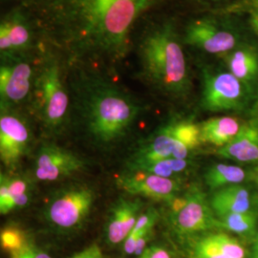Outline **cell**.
I'll list each match as a JSON object with an SVG mask.
<instances>
[{"mask_svg":"<svg viewBox=\"0 0 258 258\" xmlns=\"http://www.w3.org/2000/svg\"><path fill=\"white\" fill-rule=\"evenodd\" d=\"M11 258H53V256L29 237L20 249L11 253Z\"/></svg>","mask_w":258,"mask_h":258,"instance_id":"obj_27","label":"cell"},{"mask_svg":"<svg viewBox=\"0 0 258 258\" xmlns=\"http://www.w3.org/2000/svg\"><path fill=\"white\" fill-rule=\"evenodd\" d=\"M32 192V181L26 176L1 173L0 213L6 215L10 212L25 208L31 201Z\"/></svg>","mask_w":258,"mask_h":258,"instance_id":"obj_18","label":"cell"},{"mask_svg":"<svg viewBox=\"0 0 258 258\" xmlns=\"http://www.w3.org/2000/svg\"><path fill=\"white\" fill-rule=\"evenodd\" d=\"M167 205V222L179 237L192 239L212 230H218L217 217L210 198L197 185H190Z\"/></svg>","mask_w":258,"mask_h":258,"instance_id":"obj_8","label":"cell"},{"mask_svg":"<svg viewBox=\"0 0 258 258\" xmlns=\"http://www.w3.org/2000/svg\"><path fill=\"white\" fill-rule=\"evenodd\" d=\"M191 165L188 159L167 158L157 161L139 162V163H126V170L142 171L153 175L161 176L165 178L178 179V177L186 172Z\"/></svg>","mask_w":258,"mask_h":258,"instance_id":"obj_21","label":"cell"},{"mask_svg":"<svg viewBox=\"0 0 258 258\" xmlns=\"http://www.w3.org/2000/svg\"><path fill=\"white\" fill-rule=\"evenodd\" d=\"M135 258H176L173 250L165 244L155 243L149 245L145 251Z\"/></svg>","mask_w":258,"mask_h":258,"instance_id":"obj_29","label":"cell"},{"mask_svg":"<svg viewBox=\"0 0 258 258\" xmlns=\"http://www.w3.org/2000/svg\"><path fill=\"white\" fill-rule=\"evenodd\" d=\"M255 179H256V182H257L258 184V173L256 174V176H255Z\"/></svg>","mask_w":258,"mask_h":258,"instance_id":"obj_34","label":"cell"},{"mask_svg":"<svg viewBox=\"0 0 258 258\" xmlns=\"http://www.w3.org/2000/svg\"><path fill=\"white\" fill-rule=\"evenodd\" d=\"M32 143V130L27 120L17 109H1L0 158L4 166L14 169L27 155Z\"/></svg>","mask_w":258,"mask_h":258,"instance_id":"obj_11","label":"cell"},{"mask_svg":"<svg viewBox=\"0 0 258 258\" xmlns=\"http://www.w3.org/2000/svg\"><path fill=\"white\" fill-rule=\"evenodd\" d=\"M70 258H105V256L99 245L94 243L89 247L83 249L82 251L77 252Z\"/></svg>","mask_w":258,"mask_h":258,"instance_id":"obj_31","label":"cell"},{"mask_svg":"<svg viewBox=\"0 0 258 258\" xmlns=\"http://www.w3.org/2000/svg\"><path fill=\"white\" fill-rule=\"evenodd\" d=\"M163 0H33L37 24L68 62L119 61L135 23Z\"/></svg>","mask_w":258,"mask_h":258,"instance_id":"obj_1","label":"cell"},{"mask_svg":"<svg viewBox=\"0 0 258 258\" xmlns=\"http://www.w3.org/2000/svg\"><path fill=\"white\" fill-rule=\"evenodd\" d=\"M160 218V213L154 207H149L146 211L141 212L134 229L130 233H135L149 228H154Z\"/></svg>","mask_w":258,"mask_h":258,"instance_id":"obj_28","label":"cell"},{"mask_svg":"<svg viewBox=\"0 0 258 258\" xmlns=\"http://www.w3.org/2000/svg\"><path fill=\"white\" fill-rule=\"evenodd\" d=\"M211 234L213 240L228 257L246 258L247 256V250L245 247L239 241L231 237V235L222 231L211 232Z\"/></svg>","mask_w":258,"mask_h":258,"instance_id":"obj_25","label":"cell"},{"mask_svg":"<svg viewBox=\"0 0 258 258\" xmlns=\"http://www.w3.org/2000/svg\"><path fill=\"white\" fill-rule=\"evenodd\" d=\"M202 145L200 125L188 119H172L143 140L128 162L139 163L167 158L188 159Z\"/></svg>","mask_w":258,"mask_h":258,"instance_id":"obj_6","label":"cell"},{"mask_svg":"<svg viewBox=\"0 0 258 258\" xmlns=\"http://www.w3.org/2000/svg\"><path fill=\"white\" fill-rule=\"evenodd\" d=\"M69 64L75 68V104L88 135L103 146L118 143L141 117L142 104L102 75L80 63Z\"/></svg>","mask_w":258,"mask_h":258,"instance_id":"obj_2","label":"cell"},{"mask_svg":"<svg viewBox=\"0 0 258 258\" xmlns=\"http://www.w3.org/2000/svg\"><path fill=\"white\" fill-rule=\"evenodd\" d=\"M220 58L227 70L252 92L258 82V47L246 41Z\"/></svg>","mask_w":258,"mask_h":258,"instance_id":"obj_17","label":"cell"},{"mask_svg":"<svg viewBox=\"0 0 258 258\" xmlns=\"http://www.w3.org/2000/svg\"><path fill=\"white\" fill-rule=\"evenodd\" d=\"M217 217V228L241 236H254L257 232L258 212L232 213Z\"/></svg>","mask_w":258,"mask_h":258,"instance_id":"obj_23","label":"cell"},{"mask_svg":"<svg viewBox=\"0 0 258 258\" xmlns=\"http://www.w3.org/2000/svg\"><path fill=\"white\" fill-rule=\"evenodd\" d=\"M190 258H230L228 257L216 242L211 232L194 237L190 243Z\"/></svg>","mask_w":258,"mask_h":258,"instance_id":"obj_24","label":"cell"},{"mask_svg":"<svg viewBox=\"0 0 258 258\" xmlns=\"http://www.w3.org/2000/svg\"><path fill=\"white\" fill-rule=\"evenodd\" d=\"M209 198L212 211L216 216L257 212L256 197L242 184L214 190Z\"/></svg>","mask_w":258,"mask_h":258,"instance_id":"obj_16","label":"cell"},{"mask_svg":"<svg viewBox=\"0 0 258 258\" xmlns=\"http://www.w3.org/2000/svg\"><path fill=\"white\" fill-rule=\"evenodd\" d=\"M184 45L221 57L246 42L244 33L231 14L212 11L190 19L182 32Z\"/></svg>","mask_w":258,"mask_h":258,"instance_id":"obj_5","label":"cell"},{"mask_svg":"<svg viewBox=\"0 0 258 258\" xmlns=\"http://www.w3.org/2000/svg\"><path fill=\"white\" fill-rule=\"evenodd\" d=\"M246 179L247 172L243 167L229 164H215L210 166L204 174L205 184L212 191L242 184Z\"/></svg>","mask_w":258,"mask_h":258,"instance_id":"obj_22","label":"cell"},{"mask_svg":"<svg viewBox=\"0 0 258 258\" xmlns=\"http://www.w3.org/2000/svg\"><path fill=\"white\" fill-rule=\"evenodd\" d=\"M184 45L172 19L150 23L137 43L142 78L158 92L177 100L186 98L191 90Z\"/></svg>","mask_w":258,"mask_h":258,"instance_id":"obj_3","label":"cell"},{"mask_svg":"<svg viewBox=\"0 0 258 258\" xmlns=\"http://www.w3.org/2000/svg\"><path fill=\"white\" fill-rule=\"evenodd\" d=\"M242 7L248 14L249 25L258 37V0H244Z\"/></svg>","mask_w":258,"mask_h":258,"instance_id":"obj_30","label":"cell"},{"mask_svg":"<svg viewBox=\"0 0 258 258\" xmlns=\"http://www.w3.org/2000/svg\"><path fill=\"white\" fill-rule=\"evenodd\" d=\"M33 53L2 55L0 64V108L17 109L30 101L37 75Z\"/></svg>","mask_w":258,"mask_h":258,"instance_id":"obj_10","label":"cell"},{"mask_svg":"<svg viewBox=\"0 0 258 258\" xmlns=\"http://www.w3.org/2000/svg\"><path fill=\"white\" fill-rule=\"evenodd\" d=\"M37 47L35 19L23 8L12 10L0 23V55L34 53Z\"/></svg>","mask_w":258,"mask_h":258,"instance_id":"obj_14","label":"cell"},{"mask_svg":"<svg viewBox=\"0 0 258 258\" xmlns=\"http://www.w3.org/2000/svg\"><path fill=\"white\" fill-rule=\"evenodd\" d=\"M202 144L221 148L230 144L243 125L238 119L230 116L212 117L199 123Z\"/></svg>","mask_w":258,"mask_h":258,"instance_id":"obj_20","label":"cell"},{"mask_svg":"<svg viewBox=\"0 0 258 258\" xmlns=\"http://www.w3.org/2000/svg\"><path fill=\"white\" fill-rule=\"evenodd\" d=\"M195 3L200 4L204 7H214V6H219V4L227 2V0H194Z\"/></svg>","mask_w":258,"mask_h":258,"instance_id":"obj_32","label":"cell"},{"mask_svg":"<svg viewBox=\"0 0 258 258\" xmlns=\"http://www.w3.org/2000/svg\"><path fill=\"white\" fill-rule=\"evenodd\" d=\"M116 184L133 197H144L158 202L169 203L182 194L179 179L165 178L142 171L126 170L116 177Z\"/></svg>","mask_w":258,"mask_h":258,"instance_id":"obj_13","label":"cell"},{"mask_svg":"<svg viewBox=\"0 0 258 258\" xmlns=\"http://www.w3.org/2000/svg\"><path fill=\"white\" fill-rule=\"evenodd\" d=\"M54 46L40 50L37 57L31 108L49 132L63 128L70 115V92L65 83L68 60Z\"/></svg>","mask_w":258,"mask_h":258,"instance_id":"obj_4","label":"cell"},{"mask_svg":"<svg viewBox=\"0 0 258 258\" xmlns=\"http://www.w3.org/2000/svg\"><path fill=\"white\" fill-rule=\"evenodd\" d=\"M85 161L73 151L55 144H42L34 161V178L40 182H55L81 172Z\"/></svg>","mask_w":258,"mask_h":258,"instance_id":"obj_12","label":"cell"},{"mask_svg":"<svg viewBox=\"0 0 258 258\" xmlns=\"http://www.w3.org/2000/svg\"><path fill=\"white\" fill-rule=\"evenodd\" d=\"M145 204L141 198L120 197L112 205L104 228L105 241L110 246L121 245L134 229Z\"/></svg>","mask_w":258,"mask_h":258,"instance_id":"obj_15","label":"cell"},{"mask_svg":"<svg viewBox=\"0 0 258 258\" xmlns=\"http://www.w3.org/2000/svg\"><path fill=\"white\" fill-rule=\"evenodd\" d=\"M251 257L258 258V232L253 236L251 246Z\"/></svg>","mask_w":258,"mask_h":258,"instance_id":"obj_33","label":"cell"},{"mask_svg":"<svg viewBox=\"0 0 258 258\" xmlns=\"http://www.w3.org/2000/svg\"><path fill=\"white\" fill-rule=\"evenodd\" d=\"M219 157L242 163L258 162V124L245 122L230 144L218 148Z\"/></svg>","mask_w":258,"mask_h":258,"instance_id":"obj_19","label":"cell"},{"mask_svg":"<svg viewBox=\"0 0 258 258\" xmlns=\"http://www.w3.org/2000/svg\"><path fill=\"white\" fill-rule=\"evenodd\" d=\"M201 107L219 113L243 110L249 103L251 91L228 70L205 65L201 68Z\"/></svg>","mask_w":258,"mask_h":258,"instance_id":"obj_9","label":"cell"},{"mask_svg":"<svg viewBox=\"0 0 258 258\" xmlns=\"http://www.w3.org/2000/svg\"><path fill=\"white\" fill-rule=\"evenodd\" d=\"M96 192L90 185L75 183L56 189L47 200L43 217L59 233H73L83 228L92 212Z\"/></svg>","mask_w":258,"mask_h":258,"instance_id":"obj_7","label":"cell"},{"mask_svg":"<svg viewBox=\"0 0 258 258\" xmlns=\"http://www.w3.org/2000/svg\"><path fill=\"white\" fill-rule=\"evenodd\" d=\"M28 238L27 234L13 227L5 228L0 234L1 246L10 254L20 249L26 243Z\"/></svg>","mask_w":258,"mask_h":258,"instance_id":"obj_26","label":"cell"}]
</instances>
